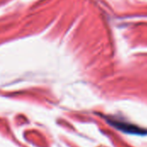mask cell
Here are the masks:
<instances>
[{
  "label": "cell",
  "mask_w": 147,
  "mask_h": 147,
  "mask_svg": "<svg viewBox=\"0 0 147 147\" xmlns=\"http://www.w3.org/2000/svg\"><path fill=\"white\" fill-rule=\"evenodd\" d=\"M109 122L114 126L115 128L127 133V134H147V131L140 128L137 126H134L133 124H130L128 122H123L121 121H116V120H109Z\"/></svg>",
  "instance_id": "obj_1"
}]
</instances>
